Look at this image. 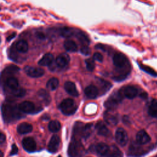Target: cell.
I'll list each match as a JSON object with an SVG mask.
<instances>
[{"mask_svg": "<svg viewBox=\"0 0 157 157\" xmlns=\"http://www.w3.org/2000/svg\"><path fill=\"white\" fill-rule=\"evenodd\" d=\"M59 108L63 114L71 115L75 112L77 106L72 99L66 98L61 102Z\"/></svg>", "mask_w": 157, "mask_h": 157, "instance_id": "6da1fadb", "label": "cell"}, {"mask_svg": "<svg viewBox=\"0 0 157 157\" xmlns=\"http://www.w3.org/2000/svg\"><path fill=\"white\" fill-rule=\"evenodd\" d=\"M85 153V150L80 141L76 139L71 141L68 148V155L70 156H81Z\"/></svg>", "mask_w": 157, "mask_h": 157, "instance_id": "7a4b0ae2", "label": "cell"}, {"mask_svg": "<svg viewBox=\"0 0 157 157\" xmlns=\"http://www.w3.org/2000/svg\"><path fill=\"white\" fill-rule=\"evenodd\" d=\"M18 110H20L19 108H17L16 105H3L2 106V115L6 120H10V119L19 118Z\"/></svg>", "mask_w": 157, "mask_h": 157, "instance_id": "3957f363", "label": "cell"}, {"mask_svg": "<svg viewBox=\"0 0 157 157\" xmlns=\"http://www.w3.org/2000/svg\"><path fill=\"white\" fill-rule=\"evenodd\" d=\"M115 140L121 146H125L128 141V136L126 131L122 128H119L115 132Z\"/></svg>", "mask_w": 157, "mask_h": 157, "instance_id": "277c9868", "label": "cell"}, {"mask_svg": "<svg viewBox=\"0 0 157 157\" xmlns=\"http://www.w3.org/2000/svg\"><path fill=\"white\" fill-rule=\"evenodd\" d=\"M26 74L33 78H37L42 77L44 74V71L40 67L26 66L24 67Z\"/></svg>", "mask_w": 157, "mask_h": 157, "instance_id": "5b68a950", "label": "cell"}, {"mask_svg": "<svg viewBox=\"0 0 157 157\" xmlns=\"http://www.w3.org/2000/svg\"><path fill=\"white\" fill-rule=\"evenodd\" d=\"M113 110H108L104 113V121L110 126H115L118 122V115L114 113Z\"/></svg>", "mask_w": 157, "mask_h": 157, "instance_id": "8992f818", "label": "cell"}, {"mask_svg": "<svg viewBox=\"0 0 157 157\" xmlns=\"http://www.w3.org/2000/svg\"><path fill=\"white\" fill-rule=\"evenodd\" d=\"M124 97L128 99H133L138 94V90L134 86L127 85L120 89Z\"/></svg>", "mask_w": 157, "mask_h": 157, "instance_id": "52a82bcc", "label": "cell"}, {"mask_svg": "<svg viewBox=\"0 0 157 157\" xmlns=\"http://www.w3.org/2000/svg\"><path fill=\"white\" fill-rule=\"evenodd\" d=\"M23 148L28 152H33L36 149V143L31 137H25L22 140Z\"/></svg>", "mask_w": 157, "mask_h": 157, "instance_id": "ba28073f", "label": "cell"}, {"mask_svg": "<svg viewBox=\"0 0 157 157\" xmlns=\"http://www.w3.org/2000/svg\"><path fill=\"white\" fill-rule=\"evenodd\" d=\"M60 138L58 135H53L48 144V150L51 153H55L59 148L60 145Z\"/></svg>", "mask_w": 157, "mask_h": 157, "instance_id": "9c48e42d", "label": "cell"}, {"mask_svg": "<svg viewBox=\"0 0 157 157\" xmlns=\"http://www.w3.org/2000/svg\"><path fill=\"white\" fill-rule=\"evenodd\" d=\"M136 143L139 145H144L148 143L151 140L150 136L147 134V132L144 130H140L136 134Z\"/></svg>", "mask_w": 157, "mask_h": 157, "instance_id": "30bf717a", "label": "cell"}, {"mask_svg": "<svg viewBox=\"0 0 157 157\" xmlns=\"http://www.w3.org/2000/svg\"><path fill=\"white\" fill-rule=\"evenodd\" d=\"M19 109L21 112L25 113H31L35 111V105L34 104L30 101H23L20 104L18 105Z\"/></svg>", "mask_w": 157, "mask_h": 157, "instance_id": "8fae6325", "label": "cell"}, {"mask_svg": "<svg viewBox=\"0 0 157 157\" xmlns=\"http://www.w3.org/2000/svg\"><path fill=\"white\" fill-rule=\"evenodd\" d=\"M110 147L105 143L100 142L94 146V151L101 156H108L110 151Z\"/></svg>", "mask_w": 157, "mask_h": 157, "instance_id": "7c38bea8", "label": "cell"}, {"mask_svg": "<svg viewBox=\"0 0 157 157\" xmlns=\"http://www.w3.org/2000/svg\"><path fill=\"white\" fill-rule=\"evenodd\" d=\"M66 91L70 95L74 97L78 96V91L76 88L75 83L71 81H67L65 82L64 85Z\"/></svg>", "mask_w": 157, "mask_h": 157, "instance_id": "4fadbf2b", "label": "cell"}, {"mask_svg": "<svg viewBox=\"0 0 157 157\" xmlns=\"http://www.w3.org/2000/svg\"><path fill=\"white\" fill-rule=\"evenodd\" d=\"M70 57L66 53H61L57 56L56 59V64L59 67H66L69 63Z\"/></svg>", "mask_w": 157, "mask_h": 157, "instance_id": "5bb4252c", "label": "cell"}, {"mask_svg": "<svg viewBox=\"0 0 157 157\" xmlns=\"http://www.w3.org/2000/svg\"><path fill=\"white\" fill-rule=\"evenodd\" d=\"M85 94L90 99H94L96 98L99 93V91L98 88L93 85H90L86 86L85 89Z\"/></svg>", "mask_w": 157, "mask_h": 157, "instance_id": "9a60e30c", "label": "cell"}, {"mask_svg": "<svg viewBox=\"0 0 157 157\" xmlns=\"http://www.w3.org/2000/svg\"><path fill=\"white\" fill-rule=\"evenodd\" d=\"M37 96L38 99L46 105L48 104L51 101L49 93L44 89L39 90L37 93Z\"/></svg>", "mask_w": 157, "mask_h": 157, "instance_id": "2e32d148", "label": "cell"}, {"mask_svg": "<svg viewBox=\"0 0 157 157\" xmlns=\"http://www.w3.org/2000/svg\"><path fill=\"white\" fill-rule=\"evenodd\" d=\"M32 130H33L32 125L26 122L21 123L20 124H18V126H17V131L19 134H21L29 133L32 131Z\"/></svg>", "mask_w": 157, "mask_h": 157, "instance_id": "e0dca14e", "label": "cell"}, {"mask_svg": "<svg viewBox=\"0 0 157 157\" xmlns=\"http://www.w3.org/2000/svg\"><path fill=\"white\" fill-rule=\"evenodd\" d=\"M95 129L97 131V132L100 136H106L108 135L109 132V129L107 128V126L105 125V124L101 121H98L96 125H95Z\"/></svg>", "mask_w": 157, "mask_h": 157, "instance_id": "ac0fdd59", "label": "cell"}, {"mask_svg": "<svg viewBox=\"0 0 157 157\" xmlns=\"http://www.w3.org/2000/svg\"><path fill=\"white\" fill-rule=\"evenodd\" d=\"M76 32V29H74L72 28H70L68 26H64L61 28L59 29V34L60 35L65 38H69L75 35Z\"/></svg>", "mask_w": 157, "mask_h": 157, "instance_id": "d6986e66", "label": "cell"}, {"mask_svg": "<svg viewBox=\"0 0 157 157\" xmlns=\"http://www.w3.org/2000/svg\"><path fill=\"white\" fill-rule=\"evenodd\" d=\"M53 61V56L51 53H46L45 54L43 57L39 61L38 64L40 66H49L52 64Z\"/></svg>", "mask_w": 157, "mask_h": 157, "instance_id": "ffe728a7", "label": "cell"}, {"mask_svg": "<svg viewBox=\"0 0 157 157\" xmlns=\"http://www.w3.org/2000/svg\"><path fill=\"white\" fill-rule=\"evenodd\" d=\"M6 83L7 86L12 91L15 90L18 88H19L18 81V80L13 77H10L6 79Z\"/></svg>", "mask_w": 157, "mask_h": 157, "instance_id": "44dd1931", "label": "cell"}, {"mask_svg": "<svg viewBox=\"0 0 157 157\" xmlns=\"http://www.w3.org/2000/svg\"><path fill=\"white\" fill-rule=\"evenodd\" d=\"M75 36L82 44L86 45L90 44V39H88L87 36L82 31L79 29H76Z\"/></svg>", "mask_w": 157, "mask_h": 157, "instance_id": "7402d4cb", "label": "cell"}, {"mask_svg": "<svg viewBox=\"0 0 157 157\" xmlns=\"http://www.w3.org/2000/svg\"><path fill=\"white\" fill-rule=\"evenodd\" d=\"M17 50L20 53H26L28 50V44L25 40H20L15 44Z\"/></svg>", "mask_w": 157, "mask_h": 157, "instance_id": "603a6c76", "label": "cell"}, {"mask_svg": "<svg viewBox=\"0 0 157 157\" xmlns=\"http://www.w3.org/2000/svg\"><path fill=\"white\" fill-rule=\"evenodd\" d=\"M64 47L65 49L69 52H75L78 50L76 43L72 40H66L64 43Z\"/></svg>", "mask_w": 157, "mask_h": 157, "instance_id": "cb8c5ba5", "label": "cell"}, {"mask_svg": "<svg viewBox=\"0 0 157 157\" xmlns=\"http://www.w3.org/2000/svg\"><path fill=\"white\" fill-rule=\"evenodd\" d=\"M148 114L154 118H157V101L155 100H153L148 108Z\"/></svg>", "mask_w": 157, "mask_h": 157, "instance_id": "d4e9b609", "label": "cell"}, {"mask_svg": "<svg viewBox=\"0 0 157 157\" xmlns=\"http://www.w3.org/2000/svg\"><path fill=\"white\" fill-rule=\"evenodd\" d=\"M109 98L113 100L114 102H115L117 104H119L120 103L122 100L123 99L124 96L121 92V91L120 90H117L114 91L110 96Z\"/></svg>", "mask_w": 157, "mask_h": 157, "instance_id": "484cf974", "label": "cell"}, {"mask_svg": "<svg viewBox=\"0 0 157 157\" xmlns=\"http://www.w3.org/2000/svg\"><path fill=\"white\" fill-rule=\"evenodd\" d=\"M84 124L81 122H76L73 128V134L74 137H80L82 136V130L84 126Z\"/></svg>", "mask_w": 157, "mask_h": 157, "instance_id": "4316f807", "label": "cell"}, {"mask_svg": "<svg viewBox=\"0 0 157 157\" xmlns=\"http://www.w3.org/2000/svg\"><path fill=\"white\" fill-rule=\"evenodd\" d=\"M46 86L49 90L53 91L56 90L59 86V80L57 78L53 77L47 82Z\"/></svg>", "mask_w": 157, "mask_h": 157, "instance_id": "83f0119b", "label": "cell"}, {"mask_svg": "<svg viewBox=\"0 0 157 157\" xmlns=\"http://www.w3.org/2000/svg\"><path fill=\"white\" fill-rule=\"evenodd\" d=\"M92 128H93V124L90 123V124H86L84 125L82 132V138H85L86 139L88 138L90 134H91L92 132Z\"/></svg>", "mask_w": 157, "mask_h": 157, "instance_id": "f1b7e54d", "label": "cell"}, {"mask_svg": "<svg viewBox=\"0 0 157 157\" xmlns=\"http://www.w3.org/2000/svg\"><path fill=\"white\" fill-rule=\"evenodd\" d=\"M20 70V68L15 65H10L7 66V67H6L4 69V70L3 71L2 75H10V74H13L17 72H18Z\"/></svg>", "mask_w": 157, "mask_h": 157, "instance_id": "f546056e", "label": "cell"}, {"mask_svg": "<svg viewBox=\"0 0 157 157\" xmlns=\"http://www.w3.org/2000/svg\"><path fill=\"white\" fill-rule=\"evenodd\" d=\"M48 129L52 132H56L58 131L61 128L60 122L58 120H52L50 121L48 124Z\"/></svg>", "mask_w": 157, "mask_h": 157, "instance_id": "4dcf8cb0", "label": "cell"}, {"mask_svg": "<svg viewBox=\"0 0 157 157\" xmlns=\"http://www.w3.org/2000/svg\"><path fill=\"white\" fill-rule=\"evenodd\" d=\"M97 80H98V83L101 86V90L102 91H104V93L109 91L110 88L112 86V85L109 82H108L104 80H102L101 78H98Z\"/></svg>", "mask_w": 157, "mask_h": 157, "instance_id": "1f68e13d", "label": "cell"}, {"mask_svg": "<svg viewBox=\"0 0 157 157\" xmlns=\"http://www.w3.org/2000/svg\"><path fill=\"white\" fill-rule=\"evenodd\" d=\"M117 105L118 104H117L115 102L112 100L110 98H109L104 102V106L109 110L115 109L117 107Z\"/></svg>", "mask_w": 157, "mask_h": 157, "instance_id": "d6a6232c", "label": "cell"}, {"mask_svg": "<svg viewBox=\"0 0 157 157\" xmlns=\"http://www.w3.org/2000/svg\"><path fill=\"white\" fill-rule=\"evenodd\" d=\"M123 155L121 151L115 145L112 146V148H110V151L108 156H121Z\"/></svg>", "mask_w": 157, "mask_h": 157, "instance_id": "836d02e7", "label": "cell"}, {"mask_svg": "<svg viewBox=\"0 0 157 157\" xmlns=\"http://www.w3.org/2000/svg\"><path fill=\"white\" fill-rule=\"evenodd\" d=\"M85 64L86 66V69L89 71H93L95 67L94 59L93 58H88L85 60Z\"/></svg>", "mask_w": 157, "mask_h": 157, "instance_id": "e575fe53", "label": "cell"}, {"mask_svg": "<svg viewBox=\"0 0 157 157\" xmlns=\"http://www.w3.org/2000/svg\"><path fill=\"white\" fill-rule=\"evenodd\" d=\"M12 93L13 95L15 96V97L21 98V97H23L25 95L26 91H25V89H23L22 88H18L15 90L12 91Z\"/></svg>", "mask_w": 157, "mask_h": 157, "instance_id": "d590c367", "label": "cell"}, {"mask_svg": "<svg viewBox=\"0 0 157 157\" xmlns=\"http://www.w3.org/2000/svg\"><path fill=\"white\" fill-rule=\"evenodd\" d=\"M140 67L141 68V69H142L143 71H144L145 72H146L147 73L153 75V76H157V73L151 67L147 66H145V65H142V64H140Z\"/></svg>", "mask_w": 157, "mask_h": 157, "instance_id": "8d00e7d4", "label": "cell"}, {"mask_svg": "<svg viewBox=\"0 0 157 157\" xmlns=\"http://www.w3.org/2000/svg\"><path fill=\"white\" fill-rule=\"evenodd\" d=\"M80 52L85 55H88L91 53V49L87 45H84L81 47Z\"/></svg>", "mask_w": 157, "mask_h": 157, "instance_id": "74e56055", "label": "cell"}, {"mask_svg": "<svg viewBox=\"0 0 157 157\" xmlns=\"http://www.w3.org/2000/svg\"><path fill=\"white\" fill-rule=\"evenodd\" d=\"M93 59L94 60H96V61H99V62H102L103 56L101 53H99L98 52H96L93 55Z\"/></svg>", "mask_w": 157, "mask_h": 157, "instance_id": "f35d334b", "label": "cell"}, {"mask_svg": "<svg viewBox=\"0 0 157 157\" xmlns=\"http://www.w3.org/2000/svg\"><path fill=\"white\" fill-rule=\"evenodd\" d=\"M18 151V147H17V145L15 144H13L12 145V148H11V150H10V155L12 156V155H17V153Z\"/></svg>", "mask_w": 157, "mask_h": 157, "instance_id": "ab89813d", "label": "cell"}, {"mask_svg": "<svg viewBox=\"0 0 157 157\" xmlns=\"http://www.w3.org/2000/svg\"><path fill=\"white\" fill-rule=\"evenodd\" d=\"M36 36H37V38H39V39H41V40H44V39H45V35L44 34V33L40 32V31L36 32Z\"/></svg>", "mask_w": 157, "mask_h": 157, "instance_id": "60d3db41", "label": "cell"}, {"mask_svg": "<svg viewBox=\"0 0 157 157\" xmlns=\"http://www.w3.org/2000/svg\"><path fill=\"white\" fill-rule=\"evenodd\" d=\"M5 136L2 132H1V136H0V142L2 144L4 141H5Z\"/></svg>", "mask_w": 157, "mask_h": 157, "instance_id": "b9f144b4", "label": "cell"}, {"mask_svg": "<svg viewBox=\"0 0 157 157\" xmlns=\"http://www.w3.org/2000/svg\"><path fill=\"white\" fill-rule=\"evenodd\" d=\"M140 98H142V99H147V96H148V94H147V93L144 92V93H142L140 94Z\"/></svg>", "mask_w": 157, "mask_h": 157, "instance_id": "7bdbcfd3", "label": "cell"}, {"mask_svg": "<svg viewBox=\"0 0 157 157\" xmlns=\"http://www.w3.org/2000/svg\"><path fill=\"white\" fill-rule=\"evenodd\" d=\"M123 122H124V123H125V124H126V123H127V122L129 123V121H128L129 118H128V117H126V116H124V117H123Z\"/></svg>", "mask_w": 157, "mask_h": 157, "instance_id": "ee69618b", "label": "cell"}, {"mask_svg": "<svg viewBox=\"0 0 157 157\" xmlns=\"http://www.w3.org/2000/svg\"><path fill=\"white\" fill-rule=\"evenodd\" d=\"M14 36H15V34H14V33H13L12 36H9L7 38V41L10 40H11V39H12Z\"/></svg>", "mask_w": 157, "mask_h": 157, "instance_id": "f6af8a7d", "label": "cell"}]
</instances>
